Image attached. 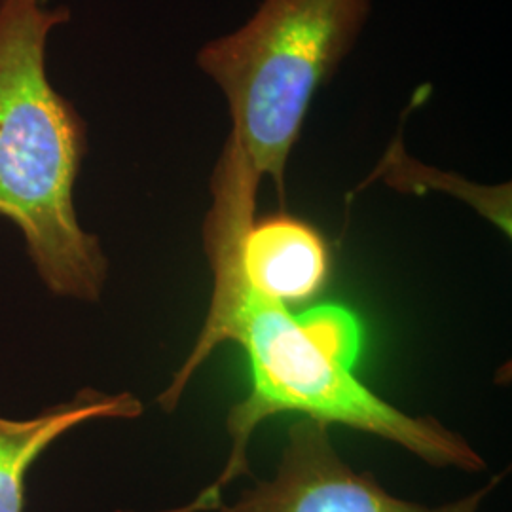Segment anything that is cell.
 <instances>
[{"label": "cell", "instance_id": "6da1fadb", "mask_svg": "<svg viewBox=\"0 0 512 512\" xmlns=\"http://www.w3.org/2000/svg\"><path fill=\"white\" fill-rule=\"evenodd\" d=\"M203 222V247L213 272V293L196 346L158 397L164 412L181 403L186 385L222 342L245 351L251 391L226 421L230 454L219 478L184 507L160 512H211L224 490L251 476L249 444L260 423L279 414H304L338 423L403 446L439 469L484 471L486 459L452 429L431 416H410L368 389L355 374L363 351V325L346 306L325 304L293 313L245 281L239 241L255 220L256 202L232 192H211ZM133 512V511H118Z\"/></svg>", "mask_w": 512, "mask_h": 512}, {"label": "cell", "instance_id": "7a4b0ae2", "mask_svg": "<svg viewBox=\"0 0 512 512\" xmlns=\"http://www.w3.org/2000/svg\"><path fill=\"white\" fill-rule=\"evenodd\" d=\"M69 19L48 0H0V217L23 232L50 293L97 302L109 260L74 209L88 129L46 71L48 37Z\"/></svg>", "mask_w": 512, "mask_h": 512}, {"label": "cell", "instance_id": "3957f363", "mask_svg": "<svg viewBox=\"0 0 512 512\" xmlns=\"http://www.w3.org/2000/svg\"><path fill=\"white\" fill-rule=\"evenodd\" d=\"M372 0H262L238 31L207 42L198 67L224 93V145L256 181L270 177L285 211V169L313 97L351 54Z\"/></svg>", "mask_w": 512, "mask_h": 512}, {"label": "cell", "instance_id": "277c9868", "mask_svg": "<svg viewBox=\"0 0 512 512\" xmlns=\"http://www.w3.org/2000/svg\"><path fill=\"white\" fill-rule=\"evenodd\" d=\"M505 473L461 499L429 507L389 494L372 473L351 469L323 421H296L272 478L255 480L232 505L217 512H478Z\"/></svg>", "mask_w": 512, "mask_h": 512}, {"label": "cell", "instance_id": "5b68a950", "mask_svg": "<svg viewBox=\"0 0 512 512\" xmlns=\"http://www.w3.org/2000/svg\"><path fill=\"white\" fill-rule=\"evenodd\" d=\"M239 264L256 293L287 306L321 291L329 274V249L311 224L279 211L245 228Z\"/></svg>", "mask_w": 512, "mask_h": 512}, {"label": "cell", "instance_id": "8992f818", "mask_svg": "<svg viewBox=\"0 0 512 512\" xmlns=\"http://www.w3.org/2000/svg\"><path fill=\"white\" fill-rule=\"evenodd\" d=\"M141 414L143 403L131 393L109 395L84 387L33 420L0 418V512H23L25 476L59 437L86 421L133 420Z\"/></svg>", "mask_w": 512, "mask_h": 512}, {"label": "cell", "instance_id": "52a82bcc", "mask_svg": "<svg viewBox=\"0 0 512 512\" xmlns=\"http://www.w3.org/2000/svg\"><path fill=\"white\" fill-rule=\"evenodd\" d=\"M376 181H382L387 186L408 194H425L429 190L452 194L475 207L482 217L494 222L503 234L511 236V184L482 186L469 183L459 175L427 167L406 154L401 137H397L393 145L387 148L382 162L365 183L359 186V190Z\"/></svg>", "mask_w": 512, "mask_h": 512}]
</instances>
